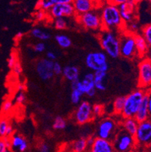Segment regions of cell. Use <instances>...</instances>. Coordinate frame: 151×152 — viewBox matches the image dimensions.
Wrapping results in <instances>:
<instances>
[{
	"label": "cell",
	"mask_w": 151,
	"mask_h": 152,
	"mask_svg": "<svg viewBox=\"0 0 151 152\" xmlns=\"http://www.w3.org/2000/svg\"><path fill=\"white\" fill-rule=\"evenodd\" d=\"M100 13L102 30L117 31L125 29V23L122 19L119 7L111 1L106 2L103 5Z\"/></svg>",
	"instance_id": "cell-1"
},
{
	"label": "cell",
	"mask_w": 151,
	"mask_h": 152,
	"mask_svg": "<svg viewBox=\"0 0 151 152\" xmlns=\"http://www.w3.org/2000/svg\"><path fill=\"white\" fill-rule=\"evenodd\" d=\"M120 35L113 30H101L98 34L100 45L104 52L112 58L120 56Z\"/></svg>",
	"instance_id": "cell-2"
},
{
	"label": "cell",
	"mask_w": 151,
	"mask_h": 152,
	"mask_svg": "<svg viewBox=\"0 0 151 152\" xmlns=\"http://www.w3.org/2000/svg\"><path fill=\"white\" fill-rule=\"evenodd\" d=\"M147 91L141 89H135L125 96L124 108L121 114L122 118H135Z\"/></svg>",
	"instance_id": "cell-3"
},
{
	"label": "cell",
	"mask_w": 151,
	"mask_h": 152,
	"mask_svg": "<svg viewBox=\"0 0 151 152\" xmlns=\"http://www.w3.org/2000/svg\"><path fill=\"white\" fill-rule=\"evenodd\" d=\"M118 126L113 117H104L97 125L96 137L112 141L118 131Z\"/></svg>",
	"instance_id": "cell-4"
},
{
	"label": "cell",
	"mask_w": 151,
	"mask_h": 152,
	"mask_svg": "<svg viewBox=\"0 0 151 152\" xmlns=\"http://www.w3.org/2000/svg\"><path fill=\"white\" fill-rule=\"evenodd\" d=\"M87 67L92 71L106 72L109 69L107 55L104 52H89L85 59Z\"/></svg>",
	"instance_id": "cell-5"
},
{
	"label": "cell",
	"mask_w": 151,
	"mask_h": 152,
	"mask_svg": "<svg viewBox=\"0 0 151 152\" xmlns=\"http://www.w3.org/2000/svg\"><path fill=\"white\" fill-rule=\"evenodd\" d=\"M77 20L85 30L92 31H101L102 30L101 13L100 11H98L97 9H94L89 12L77 16Z\"/></svg>",
	"instance_id": "cell-6"
},
{
	"label": "cell",
	"mask_w": 151,
	"mask_h": 152,
	"mask_svg": "<svg viewBox=\"0 0 151 152\" xmlns=\"http://www.w3.org/2000/svg\"><path fill=\"white\" fill-rule=\"evenodd\" d=\"M112 142L116 152H131L136 144L134 136L123 129L117 131Z\"/></svg>",
	"instance_id": "cell-7"
},
{
	"label": "cell",
	"mask_w": 151,
	"mask_h": 152,
	"mask_svg": "<svg viewBox=\"0 0 151 152\" xmlns=\"http://www.w3.org/2000/svg\"><path fill=\"white\" fill-rule=\"evenodd\" d=\"M120 55L128 59L138 57L135 35L125 31L120 34Z\"/></svg>",
	"instance_id": "cell-8"
},
{
	"label": "cell",
	"mask_w": 151,
	"mask_h": 152,
	"mask_svg": "<svg viewBox=\"0 0 151 152\" xmlns=\"http://www.w3.org/2000/svg\"><path fill=\"white\" fill-rule=\"evenodd\" d=\"M95 119L92 104L87 101H82L73 113V120L79 125H85Z\"/></svg>",
	"instance_id": "cell-9"
},
{
	"label": "cell",
	"mask_w": 151,
	"mask_h": 152,
	"mask_svg": "<svg viewBox=\"0 0 151 152\" xmlns=\"http://www.w3.org/2000/svg\"><path fill=\"white\" fill-rule=\"evenodd\" d=\"M95 74L94 72L87 73L82 80H77L71 83V89H77L82 92L83 95H87L88 97H94L96 94V89L94 83Z\"/></svg>",
	"instance_id": "cell-10"
},
{
	"label": "cell",
	"mask_w": 151,
	"mask_h": 152,
	"mask_svg": "<svg viewBox=\"0 0 151 152\" xmlns=\"http://www.w3.org/2000/svg\"><path fill=\"white\" fill-rule=\"evenodd\" d=\"M138 89H151V63L146 58L141 59L138 64Z\"/></svg>",
	"instance_id": "cell-11"
},
{
	"label": "cell",
	"mask_w": 151,
	"mask_h": 152,
	"mask_svg": "<svg viewBox=\"0 0 151 152\" xmlns=\"http://www.w3.org/2000/svg\"><path fill=\"white\" fill-rule=\"evenodd\" d=\"M53 19L76 16L72 0H60L59 3L54 5L48 12Z\"/></svg>",
	"instance_id": "cell-12"
},
{
	"label": "cell",
	"mask_w": 151,
	"mask_h": 152,
	"mask_svg": "<svg viewBox=\"0 0 151 152\" xmlns=\"http://www.w3.org/2000/svg\"><path fill=\"white\" fill-rule=\"evenodd\" d=\"M134 138L136 144L149 147L151 144V118L138 124V129Z\"/></svg>",
	"instance_id": "cell-13"
},
{
	"label": "cell",
	"mask_w": 151,
	"mask_h": 152,
	"mask_svg": "<svg viewBox=\"0 0 151 152\" xmlns=\"http://www.w3.org/2000/svg\"><path fill=\"white\" fill-rule=\"evenodd\" d=\"M54 62L47 58H41L37 61L36 70L41 80L47 81L53 77L55 75L53 72Z\"/></svg>",
	"instance_id": "cell-14"
},
{
	"label": "cell",
	"mask_w": 151,
	"mask_h": 152,
	"mask_svg": "<svg viewBox=\"0 0 151 152\" xmlns=\"http://www.w3.org/2000/svg\"><path fill=\"white\" fill-rule=\"evenodd\" d=\"M137 2L134 0H125L124 2L118 5L120 15L125 23H128L135 20V10Z\"/></svg>",
	"instance_id": "cell-15"
},
{
	"label": "cell",
	"mask_w": 151,
	"mask_h": 152,
	"mask_svg": "<svg viewBox=\"0 0 151 152\" xmlns=\"http://www.w3.org/2000/svg\"><path fill=\"white\" fill-rule=\"evenodd\" d=\"M88 152H116V151L112 141L95 137V142L88 148Z\"/></svg>",
	"instance_id": "cell-16"
},
{
	"label": "cell",
	"mask_w": 151,
	"mask_h": 152,
	"mask_svg": "<svg viewBox=\"0 0 151 152\" xmlns=\"http://www.w3.org/2000/svg\"><path fill=\"white\" fill-rule=\"evenodd\" d=\"M73 5L76 17L96 9L95 2L92 0H73Z\"/></svg>",
	"instance_id": "cell-17"
},
{
	"label": "cell",
	"mask_w": 151,
	"mask_h": 152,
	"mask_svg": "<svg viewBox=\"0 0 151 152\" xmlns=\"http://www.w3.org/2000/svg\"><path fill=\"white\" fill-rule=\"evenodd\" d=\"M11 140V150L13 152H25L28 148V142L21 135L15 133Z\"/></svg>",
	"instance_id": "cell-18"
},
{
	"label": "cell",
	"mask_w": 151,
	"mask_h": 152,
	"mask_svg": "<svg viewBox=\"0 0 151 152\" xmlns=\"http://www.w3.org/2000/svg\"><path fill=\"white\" fill-rule=\"evenodd\" d=\"M150 90L147 91L143 99V101L141 102V106H140L139 109H138L136 115L135 117V119L138 123L143 122V121H145L150 119L149 111H148V100H149Z\"/></svg>",
	"instance_id": "cell-19"
},
{
	"label": "cell",
	"mask_w": 151,
	"mask_h": 152,
	"mask_svg": "<svg viewBox=\"0 0 151 152\" xmlns=\"http://www.w3.org/2000/svg\"><path fill=\"white\" fill-rule=\"evenodd\" d=\"M135 45H136L137 53H138V57L141 59L144 58L146 56V54L147 52L149 46L147 43L142 37V35L140 34H135Z\"/></svg>",
	"instance_id": "cell-20"
},
{
	"label": "cell",
	"mask_w": 151,
	"mask_h": 152,
	"mask_svg": "<svg viewBox=\"0 0 151 152\" xmlns=\"http://www.w3.org/2000/svg\"><path fill=\"white\" fill-rule=\"evenodd\" d=\"M139 123L135 118H125L123 119L120 122V126L122 129L128 133L129 135L135 136L138 129Z\"/></svg>",
	"instance_id": "cell-21"
},
{
	"label": "cell",
	"mask_w": 151,
	"mask_h": 152,
	"mask_svg": "<svg viewBox=\"0 0 151 152\" xmlns=\"http://www.w3.org/2000/svg\"><path fill=\"white\" fill-rule=\"evenodd\" d=\"M62 75L66 80L73 83L79 80L80 77V70L77 67L73 65H67L63 67Z\"/></svg>",
	"instance_id": "cell-22"
},
{
	"label": "cell",
	"mask_w": 151,
	"mask_h": 152,
	"mask_svg": "<svg viewBox=\"0 0 151 152\" xmlns=\"http://www.w3.org/2000/svg\"><path fill=\"white\" fill-rule=\"evenodd\" d=\"M95 74V86L96 90L104 91L106 90V85L104 84V80L107 77L106 72L97 71L94 73Z\"/></svg>",
	"instance_id": "cell-23"
},
{
	"label": "cell",
	"mask_w": 151,
	"mask_h": 152,
	"mask_svg": "<svg viewBox=\"0 0 151 152\" xmlns=\"http://www.w3.org/2000/svg\"><path fill=\"white\" fill-rule=\"evenodd\" d=\"M70 148L75 152H88V148L87 145L86 138L82 137L75 140L70 145Z\"/></svg>",
	"instance_id": "cell-24"
},
{
	"label": "cell",
	"mask_w": 151,
	"mask_h": 152,
	"mask_svg": "<svg viewBox=\"0 0 151 152\" xmlns=\"http://www.w3.org/2000/svg\"><path fill=\"white\" fill-rule=\"evenodd\" d=\"M125 96H118L115 99L113 103V111L116 115L121 116L124 108Z\"/></svg>",
	"instance_id": "cell-25"
},
{
	"label": "cell",
	"mask_w": 151,
	"mask_h": 152,
	"mask_svg": "<svg viewBox=\"0 0 151 152\" xmlns=\"http://www.w3.org/2000/svg\"><path fill=\"white\" fill-rule=\"evenodd\" d=\"M60 0H39L36 2V9H41L45 12H48L52 7L56 4L59 3Z\"/></svg>",
	"instance_id": "cell-26"
},
{
	"label": "cell",
	"mask_w": 151,
	"mask_h": 152,
	"mask_svg": "<svg viewBox=\"0 0 151 152\" xmlns=\"http://www.w3.org/2000/svg\"><path fill=\"white\" fill-rule=\"evenodd\" d=\"M30 34L34 38L42 41L48 40L51 38V34L49 33H48L47 31H44L39 27H34V28L32 29L31 31H30Z\"/></svg>",
	"instance_id": "cell-27"
},
{
	"label": "cell",
	"mask_w": 151,
	"mask_h": 152,
	"mask_svg": "<svg viewBox=\"0 0 151 152\" xmlns=\"http://www.w3.org/2000/svg\"><path fill=\"white\" fill-rule=\"evenodd\" d=\"M55 40L62 49H68L72 45L71 39L65 34H57L55 36Z\"/></svg>",
	"instance_id": "cell-28"
},
{
	"label": "cell",
	"mask_w": 151,
	"mask_h": 152,
	"mask_svg": "<svg viewBox=\"0 0 151 152\" xmlns=\"http://www.w3.org/2000/svg\"><path fill=\"white\" fill-rule=\"evenodd\" d=\"M141 35L147 42L148 46L151 47V23H147L141 28Z\"/></svg>",
	"instance_id": "cell-29"
},
{
	"label": "cell",
	"mask_w": 151,
	"mask_h": 152,
	"mask_svg": "<svg viewBox=\"0 0 151 152\" xmlns=\"http://www.w3.org/2000/svg\"><path fill=\"white\" fill-rule=\"evenodd\" d=\"M10 124H11L8 117L3 115L0 117V138L1 139H3L5 137L6 130L8 129V126Z\"/></svg>",
	"instance_id": "cell-30"
},
{
	"label": "cell",
	"mask_w": 151,
	"mask_h": 152,
	"mask_svg": "<svg viewBox=\"0 0 151 152\" xmlns=\"http://www.w3.org/2000/svg\"><path fill=\"white\" fill-rule=\"evenodd\" d=\"M66 121L63 117L58 116L55 118L53 122V128L56 130H63L66 127Z\"/></svg>",
	"instance_id": "cell-31"
},
{
	"label": "cell",
	"mask_w": 151,
	"mask_h": 152,
	"mask_svg": "<svg viewBox=\"0 0 151 152\" xmlns=\"http://www.w3.org/2000/svg\"><path fill=\"white\" fill-rule=\"evenodd\" d=\"M13 106L14 104L12 100H11L9 99L4 100L2 104V106H1V113H2V115L5 116L6 114H9L12 111V108H13Z\"/></svg>",
	"instance_id": "cell-32"
},
{
	"label": "cell",
	"mask_w": 151,
	"mask_h": 152,
	"mask_svg": "<svg viewBox=\"0 0 151 152\" xmlns=\"http://www.w3.org/2000/svg\"><path fill=\"white\" fill-rule=\"evenodd\" d=\"M53 26L56 30H63L67 27V21L65 18H58L53 20Z\"/></svg>",
	"instance_id": "cell-33"
},
{
	"label": "cell",
	"mask_w": 151,
	"mask_h": 152,
	"mask_svg": "<svg viewBox=\"0 0 151 152\" xmlns=\"http://www.w3.org/2000/svg\"><path fill=\"white\" fill-rule=\"evenodd\" d=\"M125 28L126 29V32L135 35L138 34V31L139 30V23L136 20H134L129 23H125Z\"/></svg>",
	"instance_id": "cell-34"
},
{
	"label": "cell",
	"mask_w": 151,
	"mask_h": 152,
	"mask_svg": "<svg viewBox=\"0 0 151 152\" xmlns=\"http://www.w3.org/2000/svg\"><path fill=\"white\" fill-rule=\"evenodd\" d=\"M83 96L82 92H80L77 89H73L72 90L71 95H70V99L73 104H80L81 102V99Z\"/></svg>",
	"instance_id": "cell-35"
},
{
	"label": "cell",
	"mask_w": 151,
	"mask_h": 152,
	"mask_svg": "<svg viewBox=\"0 0 151 152\" xmlns=\"http://www.w3.org/2000/svg\"><path fill=\"white\" fill-rule=\"evenodd\" d=\"M93 114L95 117H100L104 113V107L101 104H95L92 105Z\"/></svg>",
	"instance_id": "cell-36"
},
{
	"label": "cell",
	"mask_w": 151,
	"mask_h": 152,
	"mask_svg": "<svg viewBox=\"0 0 151 152\" xmlns=\"http://www.w3.org/2000/svg\"><path fill=\"white\" fill-rule=\"evenodd\" d=\"M26 101V95L24 92H18L15 96V102L17 104H22Z\"/></svg>",
	"instance_id": "cell-37"
},
{
	"label": "cell",
	"mask_w": 151,
	"mask_h": 152,
	"mask_svg": "<svg viewBox=\"0 0 151 152\" xmlns=\"http://www.w3.org/2000/svg\"><path fill=\"white\" fill-rule=\"evenodd\" d=\"M47 14H48L47 12L41 10V9H37L36 12L34 14V18L38 21H42V20H45L46 18Z\"/></svg>",
	"instance_id": "cell-38"
},
{
	"label": "cell",
	"mask_w": 151,
	"mask_h": 152,
	"mask_svg": "<svg viewBox=\"0 0 151 152\" xmlns=\"http://www.w3.org/2000/svg\"><path fill=\"white\" fill-rule=\"evenodd\" d=\"M53 72L55 75H61L63 72V67L59 62L55 61L53 66Z\"/></svg>",
	"instance_id": "cell-39"
},
{
	"label": "cell",
	"mask_w": 151,
	"mask_h": 152,
	"mask_svg": "<svg viewBox=\"0 0 151 152\" xmlns=\"http://www.w3.org/2000/svg\"><path fill=\"white\" fill-rule=\"evenodd\" d=\"M12 72H13V74L17 76H19L22 74L23 68H22L21 64H20V63L18 61H17V63L15 64V66L12 67Z\"/></svg>",
	"instance_id": "cell-40"
},
{
	"label": "cell",
	"mask_w": 151,
	"mask_h": 152,
	"mask_svg": "<svg viewBox=\"0 0 151 152\" xmlns=\"http://www.w3.org/2000/svg\"><path fill=\"white\" fill-rule=\"evenodd\" d=\"M17 61H18V59H17L16 55H15L14 53L11 54V55L9 56V58H8V67L11 69H12V67L15 66V64L17 63Z\"/></svg>",
	"instance_id": "cell-41"
},
{
	"label": "cell",
	"mask_w": 151,
	"mask_h": 152,
	"mask_svg": "<svg viewBox=\"0 0 151 152\" xmlns=\"http://www.w3.org/2000/svg\"><path fill=\"white\" fill-rule=\"evenodd\" d=\"M33 49L34 51L38 53H41V52H43L45 50V45L43 42H37L34 46H33Z\"/></svg>",
	"instance_id": "cell-42"
},
{
	"label": "cell",
	"mask_w": 151,
	"mask_h": 152,
	"mask_svg": "<svg viewBox=\"0 0 151 152\" xmlns=\"http://www.w3.org/2000/svg\"><path fill=\"white\" fill-rule=\"evenodd\" d=\"M15 134V129H14V127L12 124L8 126V129L6 130V134H5V138H11L12 135Z\"/></svg>",
	"instance_id": "cell-43"
},
{
	"label": "cell",
	"mask_w": 151,
	"mask_h": 152,
	"mask_svg": "<svg viewBox=\"0 0 151 152\" xmlns=\"http://www.w3.org/2000/svg\"><path fill=\"white\" fill-rule=\"evenodd\" d=\"M39 152H50V148L47 143H42L40 145Z\"/></svg>",
	"instance_id": "cell-44"
},
{
	"label": "cell",
	"mask_w": 151,
	"mask_h": 152,
	"mask_svg": "<svg viewBox=\"0 0 151 152\" xmlns=\"http://www.w3.org/2000/svg\"><path fill=\"white\" fill-rule=\"evenodd\" d=\"M95 137H96V136H94V135H88V137H86L87 145H88V148L93 145L94 142H95Z\"/></svg>",
	"instance_id": "cell-45"
},
{
	"label": "cell",
	"mask_w": 151,
	"mask_h": 152,
	"mask_svg": "<svg viewBox=\"0 0 151 152\" xmlns=\"http://www.w3.org/2000/svg\"><path fill=\"white\" fill-rule=\"evenodd\" d=\"M56 58H57V56H56V55H55V52L49 51V52H48L46 53V58L48 59V60L52 61H55V60L56 59Z\"/></svg>",
	"instance_id": "cell-46"
},
{
	"label": "cell",
	"mask_w": 151,
	"mask_h": 152,
	"mask_svg": "<svg viewBox=\"0 0 151 152\" xmlns=\"http://www.w3.org/2000/svg\"><path fill=\"white\" fill-rule=\"evenodd\" d=\"M8 148L5 144V139L0 138V152H5V151Z\"/></svg>",
	"instance_id": "cell-47"
},
{
	"label": "cell",
	"mask_w": 151,
	"mask_h": 152,
	"mask_svg": "<svg viewBox=\"0 0 151 152\" xmlns=\"http://www.w3.org/2000/svg\"><path fill=\"white\" fill-rule=\"evenodd\" d=\"M148 111H149L150 118H151V89L149 92V100H148Z\"/></svg>",
	"instance_id": "cell-48"
},
{
	"label": "cell",
	"mask_w": 151,
	"mask_h": 152,
	"mask_svg": "<svg viewBox=\"0 0 151 152\" xmlns=\"http://www.w3.org/2000/svg\"><path fill=\"white\" fill-rule=\"evenodd\" d=\"M17 89L18 90V92H24L26 89V86L23 83H19L17 86Z\"/></svg>",
	"instance_id": "cell-49"
},
{
	"label": "cell",
	"mask_w": 151,
	"mask_h": 152,
	"mask_svg": "<svg viewBox=\"0 0 151 152\" xmlns=\"http://www.w3.org/2000/svg\"><path fill=\"white\" fill-rule=\"evenodd\" d=\"M144 58H146L148 61H150L151 63V47H149V49H148V51L147 52L146 56H145Z\"/></svg>",
	"instance_id": "cell-50"
},
{
	"label": "cell",
	"mask_w": 151,
	"mask_h": 152,
	"mask_svg": "<svg viewBox=\"0 0 151 152\" xmlns=\"http://www.w3.org/2000/svg\"><path fill=\"white\" fill-rule=\"evenodd\" d=\"M22 37H23V33H21V32H18V33L15 35V38L16 39H20Z\"/></svg>",
	"instance_id": "cell-51"
},
{
	"label": "cell",
	"mask_w": 151,
	"mask_h": 152,
	"mask_svg": "<svg viewBox=\"0 0 151 152\" xmlns=\"http://www.w3.org/2000/svg\"><path fill=\"white\" fill-rule=\"evenodd\" d=\"M63 152H75L74 151H73L72 150L71 148H70V149H68V150H66V151H64Z\"/></svg>",
	"instance_id": "cell-52"
},
{
	"label": "cell",
	"mask_w": 151,
	"mask_h": 152,
	"mask_svg": "<svg viewBox=\"0 0 151 152\" xmlns=\"http://www.w3.org/2000/svg\"><path fill=\"white\" fill-rule=\"evenodd\" d=\"M5 152H12V150H11V149H10V148H7V149H6V150H5Z\"/></svg>",
	"instance_id": "cell-53"
},
{
	"label": "cell",
	"mask_w": 151,
	"mask_h": 152,
	"mask_svg": "<svg viewBox=\"0 0 151 152\" xmlns=\"http://www.w3.org/2000/svg\"><path fill=\"white\" fill-rule=\"evenodd\" d=\"M149 147H150V151H151V144H150V145Z\"/></svg>",
	"instance_id": "cell-54"
}]
</instances>
